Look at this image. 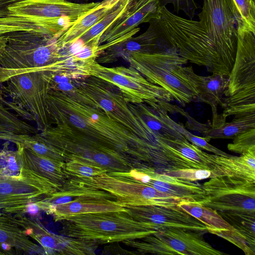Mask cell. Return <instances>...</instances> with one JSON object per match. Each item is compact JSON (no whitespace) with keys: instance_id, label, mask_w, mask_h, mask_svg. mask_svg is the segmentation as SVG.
<instances>
[{"instance_id":"6da1fadb","label":"cell","mask_w":255,"mask_h":255,"mask_svg":"<svg viewBox=\"0 0 255 255\" xmlns=\"http://www.w3.org/2000/svg\"><path fill=\"white\" fill-rule=\"evenodd\" d=\"M47 110L52 124L73 128L132 160L139 161L145 151L144 140L76 92L50 90Z\"/></svg>"},{"instance_id":"7a4b0ae2","label":"cell","mask_w":255,"mask_h":255,"mask_svg":"<svg viewBox=\"0 0 255 255\" xmlns=\"http://www.w3.org/2000/svg\"><path fill=\"white\" fill-rule=\"evenodd\" d=\"M154 21L160 38L174 48L182 58L205 67L209 72L229 77L232 69L223 60L199 21L183 18L162 6L159 17Z\"/></svg>"},{"instance_id":"3957f363","label":"cell","mask_w":255,"mask_h":255,"mask_svg":"<svg viewBox=\"0 0 255 255\" xmlns=\"http://www.w3.org/2000/svg\"><path fill=\"white\" fill-rule=\"evenodd\" d=\"M122 56L148 81L168 92L181 106L195 101L198 90L193 68L184 66L188 61L173 47L152 52H131Z\"/></svg>"},{"instance_id":"277c9868","label":"cell","mask_w":255,"mask_h":255,"mask_svg":"<svg viewBox=\"0 0 255 255\" xmlns=\"http://www.w3.org/2000/svg\"><path fill=\"white\" fill-rule=\"evenodd\" d=\"M59 221L63 236L98 245L140 239L158 230L155 225L136 221L124 211L74 215Z\"/></svg>"},{"instance_id":"5b68a950","label":"cell","mask_w":255,"mask_h":255,"mask_svg":"<svg viewBox=\"0 0 255 255\" xmlns=\"http://www.w3.org/2000/svg\"><path fill=\"white\" fill-rule=\"evenodd\" d=\"M38 133L64 158L105 168L108 172L127 171L130 158L78 131L62 125L49 126Z\"/></svg>"},{"instance_id":"8992f818","label":"cell","mask_w":255,"mask_h":255,"mask_svg":"<svg viewBox=\"0 0 255 255\" xmlns=\"http://www.w3.org/2000/svg\"><path fill=\"white\" fill-rule=\"evenodd\" d=\"M74 91L101 109L111 119L142 140L152 134L137 112L135 105L126 101L118 89L98 78L77 79Z\"/></svg>"},{"instance_id":"52a82bcc","label":"cell","mask_w":255,"mask_h":255,"mask_svg":"<svg viewBox=\"0 0 255 255\" xmlns=\"http://www.w3.org/2000/svg\"><path fill=\"white\" fill-rule=\"evenodd\" d=\"M85 73L87 77L98 78L117 87L130 104L144 103L150 106L174 100L168 92L148 81L131 66L108 67L96 60L86 64Z\"/></svg>"},{"instance_id":"ba28073f","label":"cell","mask_w":255,"mask_h":255,"mask_svg":"<svg viewBox=\"0 0 255 255\" xmlns=\"http://www.w3.org/2000/svg\"><path fill=\"white\" fill-rule=\"evenodd\" d=\"M0 89V97L11 102L30 114L37 128L43 130L52 123L47 110V95L51 90L49 72L32 71L10 77Z\"/></svg>"},{"instance_id":"9c48e42d","label":"cell","mask_w":255,"mask_h":255,"mask_svg":"<svg viewBox=\"0 0 255 255\" xmlns=\"http://www.w3.org/2000/svg\"><path fill=\"white\" fill-rule=\"evenodd\" d=\"M198 14L219 54L232 69L236 56L238 28L241 26L239 13L233 0H202Z\"/></svg>"},{"instance_id":"30bf717a","label":"cell","mask_w":255,"mask_h":255,"mask_svg":"<svg viewBox=\"0 0 255 255\" xmlns=\"http://www.w3.org/2000/svg\"><path fill=\"white\" fill-rule=\"evenodd\" d=\"M203 233L193 230L165 228L143 238L122 242L141 254L223 255L203 238Z\"/></svg>"},{"instance_id":"8fae6325","label":"cell","mask_w":255,"mask_h":255,"mask_svg":"<svg viewBox=\"0 0 255 255\" xmlns=\"http://www.w3.org/2000/svg\"><path fill=\"white\" fill-rule=\"evenodd\" d=\"M202 185L206 199L201 205L217 212L255 214V182L220 175Z\"/></svg>"},{"instance_id":"7c38bea8","label":"cell","mask_w":255,"mask_h":255,"mask_svg":"<svg viewBox=\"0 0 255 255\" xmlns=\"http://www.w3.org/2000/svg\"><path fill=\"white\" fill-rule=\"evenodd\" d=\"M93 184L98 188L107 191L125 205L165 207L178 205V199L162 193L143 183L115 176L109 172L91 177Z\"/></svg>"},{"instance_id":"4fadbf2b","label":"cell","mask_w":255,"mask_h":255,"mask_svg":"<svg viewBox=\"0 0 255 255\" xmlns=\"http://www.w3.org/2000/svg\"><path fill=\"white\" fill-rule=\"evenodd\" d=\"M109 173L150 186L178 199L182 203L201 205L206 199L203 185L199 182L160 174L149 165L139 164L127 171Z\"/></svg>"},{"instance_id":"5bb4252c","label":"cell","mask_w":255,"mask_h":255,"mask_svg":"<svg viewBox=\"0 0 255 255\" xmlns=\"http://www.w3.org/2000/svg\"><path fill=\"white\" fill-rule=\"evenodd\" d=\"M127 213L136 221L153 224L158 230L177 228L206 233V226L183 210L178 205L162 206L125 205Z\"/></svg>"},{"instance_id":"9a60e30c","label":"cell","mask_w":255,"mask_h":255,"mask_svg":"<svg viewBox=\"0 0 255 255\" xmlns=\"http://www.w3.org/2000/svg\"><path fill=\"white\" fill-rule=\"evenodd\" d=\"M255 85V33L238 30L235 62L229 76L226 97Z\"/></svg>"},{"instance_id":"2e32d148","label":"cell","mask_w":255,"mask_h":255,"mask_svg":"<svg viewBox=\"0 0 255 255\" xmlns=\"http://www.w3.org/2000/svg\"><path fill=\"white\" fill-rule=\"evenodd\" d=\"M89 178L70 177L62 186L37 204L51 214L55 206L87 200H117L109 192L96 187Z\"/></svg>"},{"instance_id":"e0dca14e","label":"cell","mask_w":255,"mask_h":255,"mask_svg":"<svg viewBox=\"0 0 255 255\" xmlns=\"http://www.w3.org/2000/svg\"><path fill=\"white\" fill-rule=\"evenodd\" d=\"M160 7L159 0H135L130 2L126 12L104 31L99 44L115 40L140 24L157 19Z\"/></svg>"},{"instance_id":"ac0fdd59","label":"cell","mask_w":255,"mask_h":255,"mask_svg":"<svg viewBox=\"0 0 255 255\" xmlns=\"http://www.w3.org/2000/svg\"><path fill=\"white\" fill-rule=\"evenodd\" d=\"M234 228L215 233L241 249L246 255H255V214L217 212Z\"/></svg>"},{"instance_id":"d6986e66","label":"cell","mask_w":255,"mask_h":255,"mask_svg":"<svg viewBox=\"0 0 255 255\" xmlns=\"http://www.w3.org/2000/svg\"><path fill=\"white\" fill-rule=\"evenodd\" d=\"M213 167L211 177L223 175L255 182V149L240 156L212 154Z\"/></svg>"},{"instance_id":"ffe728a7","label":"cell","mask_w":255,"mask_h":255,"mask_svg":"<svg viewBox=\"0 0 255 255\" xmlns=\"http://www.w3.org/2000/svg\"><path fill=\"white\" fill-rule=\"evenodd\" d=\"M121 0H103L97 8L70 25L55 38L61 49L72 45L93 25L103 18Z\"/></svg>"},{"instance_id":"44dd1931","label":"cell","mask_w":255,"mask_h":255,"mask_svg":"<svg viewBox=\"0 0 255 255\" xmlns=\"http://www.w3.org/2000/svg\"><path fill=\"white\" fill-rule=\"evenodd\" d=\"M147 30L136 37L109 48L100 55V62H110L120 56L131 52H152L155 50L157 40L160 38L154 20L149 22Z\"/></svg>"},{"instance_id":"7402d4cb","label":"cell","mask_w":255,"mask_h":255,"mask_svg":"<svg viewBox=\"0 0 255 255\" xmlns=\"http://www.w3.org/2000/svg\"><path fill=\"white\" fill-rule=\"evenodd\" d=\"M193 78L197 84L198 96L195 101L208 104L211 108L213 120L218 117L217 107L222 106L225 91L227 89L229 77L220 73L201 76L195 73Z\"/></svg>"},{"instance_id":"603a6c76","label":"cell","mask_w":255,"mask_h":255,"mask_svg":"<svg viewBox=\"0 0 255 255\" xmlns=\"http://www.w3.org/2000/svg\"><path fill=\"white\" fill-rule=\"evenodd\" d=\"M127 212L124 205L117 200H87L55 206L51 214L55 221L74 215L107 212Z\"/></svg>"},{"instance_id":"cb8c5ba5","label":"cell","mask_w":255,"mask_h":255,"mask_svg":"<svg viewBox=\"0 0 255 255\" xmlns=\"http://www.w3.org/2000/svg\"><path fill=\"white\" fill-rule=\"evenodd\" d=\"M255 128V112L235 115L230 122L221 115L212 121L210 127L202 131L204 137L210 139L234 138L237 135Z\"/></svg>"},{"instance_id":"d4e9b609","label":"cell","mask_w":255,"mask_h":255,"mask_svg":"<svg viewBox=\"0 0 255 255\" xmlns=\"http://www.w3.org/2000/svg\"><path fill=\"white\" fill-rule=\"evenodd\" d=\"M37 133L34 127L20 119L0 101V139L16 144Z\"/></svg>"},{"instance_id":"484cf974","label":"cell","mask_w":255,"mask_h":255,"mask_svg":"<svg viewBox=\"0 0 255 255\" xmlns=\"http://www.w3.org/2000/svg\"><path fill=\"white\" fill-rule=\"evenodd\" d=\"M178 206L203 223L208 232L215 234L220 231L234 230V228L215 210L199 204L187 203H181Z\"/></svg>"},{"instance_id":"4316f807","label":"cell","mask_w":255,"mask_h":255,"mask_svg":"<svg viewBox=\"0 0 255 255\" xmlns=\"http://www.w3.org/2000/svg\"><path fill=\"white\" fill-rule=\"evenodd\" d=\"M222 102L224 111L221 116L226 120L230 116L255 112V85L223 98Z\"/></svg>"},{"instance_id":"83f0119b","label":"cell","mask_w":255,"mask_h":255,"mask_svg":"<svg viewBox=\"0 0 255 255\" xmlns=\"http://www.w3.org/2000/svg\"><path fill=\"white\" fill-rule=\"evenodd\" d=\"M130 0H121L103 18L86 32L78 40L83 45H99L100 39L104 31L127 10Z\"/></svg>"},{"instance_id":"f1b7e54d","label":"cell","mask_w":255,"mask_h":255,"mask_svg":"<svg viewBox=\"0 0 255 255\" xmlns=\"http://www.w3.org/2000/svg\"><path fill=\"white\" fill-rule=\"evenodd\" d=\"M167 103L155 104L152 108H154L159 115L161 118L168 125L172 127L175 130L179 132L184 137L192 144L200 148H202L208 151L212 152L215 155L224 157H229L231 155L221 150L217 147L209 143L210 140L208 137H200L193 134L187 130L180 123H177L172 120L167 114Z\"/></svg>"},{"instance_id":"f546056e","label":"cell","mask_w":255,"mask_h":255,"mask_svg":"<svg viewBox=\"0 0 255 255\" xmlns=\"http://www.w3.org/2000/svg\"><path fill=\"white\" fill-rule=\"evenodd\" d=\"M134 105L148 127L162 137L169 140L185 138L179 132L165 123L154 108L144 103Z\"/></svg>"},{"instance_id":"4dcf8cb0","label":"cell","mask_w":255,"mask_h":255,"mask_svg":"<svg viewBox=\"0 0 255 255\" xmlns=\"http://www.w3.org/2000/svg\"><path fill=\"white\" fill-rule=\"evenodd\" d=\"M165 142L200 168L210 170L213 169L212 154L203 151L197 146L190 143L185 138L175 140L165 139Z\"/></svg>"},{"instance_id":"1f68e13d","label":"cell","mask_w":255,"mask_h":255,"mask_svg":"<svg viewBox=\"0 0 255 255\" xmlns=\"http://www.w3.org/2000/svg\"><path fill=\"white\" fill-rule=\"evenodd\" d=\"M64 169L70 177L79 178L93 177L108 172L105 168L75 160L65 162Z\"/></svg>"},{"instance_id":"d6a6232c","label":"cell","mask_w":255,"mask_h":255,"mask_svg":"<svg viewBox=\"0 0 255 255\" xmlns=\"http://www.w3.org/2000/svg\"><path fill=\"white\" fill-rule=\"evenodd\" d=\"M21 144L25 148L38 155L65 162L64 158L58 151L43 141L39 137L38 133L30 135Z\"/></svg>"},{"instance_id":"836d02e7","label":"cell","mask_w":255,"mask_h":255,"mask_svg":"<svg viewBox=\"0 0 255 255\" xmlns=\"http://www.w3.org/2000/svg\"><path fill=\"white\" fill-rule=\"evenodd\" d=\"M239 13L241 26L238 30L255 33V0H233Z\"/></svg>"},{"instance_id":"e575fe53","label":"cell","mask_w":255,"mask_h":255,"mask_svg":"<svg viewBox=\"0 0 255 255\" xmlns=\"http://www.w3.org/2000/svg\"><path fill=\"white\" fill-rule=\"evenodd\" d=\"M158 173L171 177L183 179L192 181H197L211 177L210 170L199 168H181L158 170Z\"/></svg>"},{"instance_id":"d590c367","label":"cell","mask_w":255,"mask_h":255,"mask_svg":"<svg viewBox=\"0 0 255 255\" xmlns=\"http://www.w3.org/2000/svg\"><path fill=\"white\" fill-rule=\"evenodd\" d=\"M233 152L243 154L250 149H255V128L250 129L235 137L232 143L227 145Z\"/></svg>"},{"instance_id":"8d00e7d4","label":"cell","mask_w":255,"mask_h":255,"mask_svg":"<svg viewBox=\"0 0 255 255\" xmlns=\"http://www.w3.org/2000/svg\"><path fill=\"white\" fill-rule=\"evenodd\" d=\"M161 7L171 3L173 6L174 11L178 13L183 11L190 19H192L198 8L195 0H159Z\"/></svg>"},{"instance_id":"74e56055","label":"cell","mask_w":255,"mask_h":255,"mask_svg":"<svg viewBox=\"0 0 255 255\" xmlns=\"http://www.w3.org/2000/svg\"><path fill=\"white\" fill-rule=\"evenodd\" d=\"M8 168L12 172L18 171L20 169L17 163L16 155L11 154L8 156L7 159Z\"/></svg>"},{"instance_id":"f35d334b","label":"cell","mask_w":255,"mask_h":255,"mask_svg":"<svg viewBox=\"0 0 255 255\" xmlns=\"http://www.w3.org/2000/svg\"><path fill=\"white\" fill-rule=\"evenodd\" d=\"M39 206L37 203H32L28 204L27 207V211L31 214H35L39 210Z\"/></svg>"},{"instance_id":"ab89813d","label":"cell","mask_w":255,"mask_h":255,"mask_svg":"<svg viewBox=\"0 0 255 255\" xmlns=\"http://www.w3.org/2000/svg\"><path fill=\"white\" fill-rule=\"evenodd\" d=\"M8 234L2 229H0V243H4L8 241Z\"/></svg>"},{"instance_id":"60d3db41","label":"cell","mask_w":255,"mask_h":255,"mask_svg":"<svg viewBox=\"0 0 255 255\" xmlns=\"http://www.w3.org/2000/svg\"><path fill=\"white\" fill-rule=\"evenodd\" d=\"M134 0H130L131 2V1H134Z\"/></svg>"}]
</instances>
